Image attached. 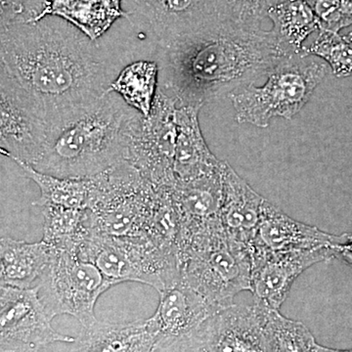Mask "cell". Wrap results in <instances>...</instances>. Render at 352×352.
I'll return each mask as SVG.
<instances>
[{
	"mask_svg": "<svg viewBox=\"0 0 352 352\" xmlns=\"http://www.w3.org/2000/svg\"><path fill=\"white\" fill-rule=\"evenodd\" d=\"M69 352H154L147 320L108 323L97 320L83 329Z\"/></svg>",
	"mask_w": 352,
	"mask_h": 352,
	"instance_id": "obj_21",
	"label": "cell"
},
{
	"mask_svg": "<svg viewBox=\"0 0 352 352\" xmlns=\"http://www.w3.org/2000/svg\"><path fill=\"white\" fill-rule=\"evenodd\" d=\"M328 248L333 258L339 259L352 268V233L333 235L332 243Z\"/></svg>",
	"mask_w": 352,
	"mask_h": 352,
	"instance_id": "obj_31",
	"label": "cell"
},
{
	"mask_svg": "<svg viewBox=\"0 0 352 352\" xmlns=\"http://www.w3.org/2000/svg\"><path fill=\"white\" fill-rule=\"evenodd\" d=\"M39 298L51 318L71 315L83 328L94 325V308L113 284L91 261L73 252L58 251L38 284Z\"/></svg>",
	"mask_w": 352,
	"mask_h": 352,
	"instance_id": "obj_7",
	"label": "cell"
},
{
	"mask_svg": "<svg viewBox=\"0 0 352 352\" xmlns=\"http://www.w3.org/2000/svg\"><path fill=\"white\" fill-rule=\"evenodd\" d=\"M318 19L320 31L340 32L352 25V0H305Z\"/></svg>",
	"mask_w": 352,
	"mask_h": 352,
	"instance_id": "obj_29",
	"label": "cell"
},
{
	"mask_svg": "<svg viewBox=\"0 0 352 352\" xmlns=\"http://www.w3.org/2000/svg\"><path fill=\"white\" fill-rule=\"evenodd\" d=\"M222 190V166L221 170L212 175L190 182H176L173 196L182 223L177 249L201 229L221 221Z\"/></svg>",
	"mask_w": 352,
	"mask_h": 352,
	"instance_id": "obj_16",
	"label": "cell"
},
{
	"mask_svg": "<svg viewBox=\"0 0 352 352\" xmlns=\"http://www.w3.org/2000/svg\"><path fill=\"white\" fill-rule=\"evenodd\" d=\"M159 71L156 62L138 61L129 64L112 80L108 94L120 95L129 107L148 119L151 116L159 89Z\"/></svg>",
	"mask_w": 352,
	"mask_h": 352,
	"instance_id": "obj_25",
	"label": "cell"
},
{
	"mask_svg": "<svg viewBox=\"0 0 352 352\" xmlns=\"http://www.w3.org/2000/svg\"><path fill=\"white\" fill-rule=\"evenodd\" d=\"M43 241L58 251L78 254L92 232L89 210L44 207Z\"/></svg>",
	"mask_w": 352,
	"mask_h": 352,
	"instance_id": "obj_24",
	"label": "cell"
},
{
	"mask_svg": "<svg viewBox=\"0 0 352 352\" xmlns=\"http://www.w3.org/2000/svg\"><path fill=\"white\" fill-rule=\"evenodd\" d=\"M314 352H352V351H340V349H329V347L322 346L317 344Z\"/></svg>",
	"mask_w": 352,
	"mask_h": 352,
	"instance_id": "obj_32",
	"label": "cell"
},
{
	"mask_svg": "<svg viewBox=\"0 0 352 352\" xmlns=\"http://www.w3.org/2000/svg\"><path fill=\"white\" fill-rule=\"evenodd\" d=\"M177 261L187 283L219 310L232 305L241 292H251V245L231 238L221 221L185 240Z\"/></svg>",
	"mask_w": 352,
	"mask_h": 352,
	"instance_id": "obj_4",
	"label": "cell"
},
{
	"mask_svg": "<svg viewBox=\"0 0 352 352\" xmlns=\"http://www.w3.org/2000/svg\"><path fill=\"white\" fill-rule=\"evenodd\" d=\"M204 352H205V351H204Z\"/></svg>",
	"mask_w": 352,
	"mask_h": 352,
	"instance_id": "obj_33",
	"label": "cell"
},
{
	"mask_svg": "<svg viewBox=\"0 0 352 352\" xmlns=\"http://www.w3.org/2000/svg\"><path fill=\"white\" fill-rule=\"evenodd\" d=\"M124 0H41L36 12L23 22L58 17L74 25L90 41H96L118 20L129 19Z\"/></svg>",
	"mask_w": 352,
	"mask_h": 352,
	"instance_id": "obj_19",
	"label": "cell"
},
{
	"mask_svg": "<svg viewBox=\"0 0 352 352\" xmlns=\"http://www.w3.org/2000/svg\"><path fill=\"white\" fill-rule=\"evenodd\" d=\"M24 171L27 177L38 185L41 197L32 201L36 207H55L72 210H90L101 193L99 175L89 179L61 178L34 170L30 164L12 160Z\"/></svg>",
	"mask_w": 352,
	"mask_h": 352,
	"instance_id": "obj_22",
	"label": "cell"
},
{
	"mask_svg": "<svg viewBox=\"0 0 352 352\" xmlns=\"http://www.w3.org/2000/svg\"><path fill=\"white\" fill-rule=\"evenodd\" d=\"M115 94L48 129L30 164L46 175L89 179L126 161L131 122L138 115Z\"/></svg>",
	"mask_w": 352,
	"mask_h": 352,
	"instance_id": "obj_3",
	"label": "cell"
},
{
	"mask_svg": "<svg viewBox=\"0 0 352 352\" xmlns=\"http://www.w3.org/2000/svg\"><path fill=\"white\" fill-rule=\"evenodd\" d=\"M29 0H0V30L22 19Z\"/></svg>",
	"mask_w": 352,
	"mask_h": 352,
	"instance_id": "obj_30",
	"label": "cell"
},
{
	"mask_svg": "<svg viewBox=\"0 0 352 352\" xmlns=\"http://www.w3.org/2000/svg\"><path fill=\"white\" fill-rule=\"evenodd\" d=\"M48 129L22 102L0 89V151L28 164L38 156Z\"/></svg>",
	"mask_w": 352,
	"mask_h": 352,
	"instance_id": "obj_14",
	"label": "cell"
},
{
	"mask_svg": "<svg viewBox=\"0 0 352 352\" xmlns=\"http://www.w3.org/2000/svg\"><path fill=\"white\" fill-rule=\"evenodd\" d=\"M254 303L279 310L296 278L314 264L333 259L329 248L295 252H252Z\"/></svg>",
	"mask_w": 352,
	"mask_h": 352,
	"instance_id": "obj_12",
	"label": "cell"
},
{
	"mask_svg": "<svg viewBox=\"0 0 352 352\" xmlns=\"http://www.w3.org/2000/svg\"><path fill=\"white\" fill-rule=\"evenodd\" d=\"M201 106H178L173 170L177 182H190L221 170L219 161L208 149L201 133L199 113Z\"/></svg>",
	"mask_w": 352,
	"mask_h": 352,
	"instance_id": "obj_18",
	"label": "cell"
},
{
	"mask_svg": "<svg viewBox=\"0 0 352 352\" xmlns=\"http://www.w3.org/2000/svg\"><path fill=\"white\" fill-rule=\"evenodd\" d=\"M275 352H314L317 342L302 322L291 320L279 310L254 303Z\"/></svg>",
	"mask_w": 352,
	"mask_h": 352,
	"instance_id": "obj_26",
	"label": "cell"
},
{
	"mask_svg": "<svg viewBox=\"0 0 352 352\" xmlns=\"http://www.w3.org/2000/svg\"><path fill=\"white\" fill-rule=\"evenodd\" d=\"M177 107L175 97L159 87L151 116L145 119L138 113L129 129L126 162L157 188H173L177 182L173 170Z\"/></svg>",
	"mask_w": 352,
	"mask_h": 352,
	"instance_id": "obj_8",
	"label": "cell"
},
{
	"mask_svg": "<svg viewBox=\"0 0 352 352\" xmlns=\"http://www.w3.org/2000/svg\"><path fill=\"white\" fill-rule=\"evenodd\" d=\"M220 220L233 239L251 245L263 219L267 200L223 162Z\"/></svg>",
	"mask_w": 352,
	"mask_h": 352,
	"instance_id": "obj_15",
	"label": "cell"
},
{
	"mask_svg": "<svg viewBox=\"0 0 352 352\" xmlns=\"http://www.w3.org/2000/svg\"><path fill=\"white\" fill-rule=\"evenodd\" d=\"M267 18L273 25L271 34L293 54L302 53L308 36L320 31L318 19L305 0H285L268 11Z\"/></svg>",
	"mask_w": 352,
	"mask_h": 352,
	"instance_id": "obj_23",
	"label": "cell"
},
{
	"mask_svg": "<svg viewBox=\"0 0 352 352\" xmlns=\"http://www.w3.org/2000/svg\"><path fill=\"white\" fill-rule=\"evenodd\" d=\"M205 352H275L256 305H232L208 322L201 349Z\"/></svg>",
	"mask_w": 352,
	"mask_h": 352,
	"instance_id": "obj_13",
	"label": "cell"
},
{
	"mask_svg": "<svg viewBox=\"0 0 352 352\" xmlns=\"http://www.w3.org/2000/svg\"><path fill=\"white\" fill-rule=\"evenodd\" d=\"M328 68L321 59L302 53L285 58L268 73L263 87L251 83L230 94L236 122L265 129L275 118L293 119L323 82Z\"/></svg>",
	"mask_w": 352,
	"mask_h": 352,
	"instance_id": "obj_5",
	"label": "cell"
},
{
	"mask_svg": "<svg viewBox=\"0 0 352 352\" xmlns=\"http://www.w3.org/2000/svg\"><path fill=\"white\" fill-rule=\"evenodd\" d=\"M129 16L138 18L163 48L178 39L222 24L217 0H131Z\"/></svg>",
	"mask_w": 352,
	"mask_h": 352,
	"instance_id": "obj_11",
	"label": "cell"
},
{
	"mask_svg": "<svg viewBox=\"0 0 352 352\" xmlns=\"http://www.w3.org/2000/svg\"><path fill=\"white\" fill-rule=\"evenodd\" d=\"M0 89L47 129L108 94L110 69L96 41L58 17L14 23L0 32Z\"/></svg>",
	"mask_w": 352,
	"mask_h": 352,
	"instance_id": "obj_1",
	"label": "cell"
},
{
	"mask_svg": "<svg viewBox=\"0 0 352 352\" xmlns=\"http://www.w3.org/2000/svg\"><path fill=\"white\" fill-rule=\"evenodd\" d=\"M285 0H217L220 20L247 31H261L268 11Z\"/></svg>",
	"mask_w": 352,
	"mask_h": 352,
	"instance_id": "obj_28",
	"label": "cell"
},
{
	"mask_svg": "<svg viewBox=\"0 0 352 352\" xmlns=\"http://www.w3.org/2000/svg\"><path fill=\"white\" fill-rule=\"evenodd\" d=\"M78 256L94 263L113 286L138 282L160 293L180 273L176 252L147 238L92 231Z\"/></svg>",
	"mask_w": 352,
	"mask_h": 352,
	"instance_id": "obj_6",
	"label": "cell"
},
{
	"mask_svg": "<svg viewBox=\"0 0 352 352\" xmlns=\"http://www.w3.org/2000/svg\"><path fill=\"white\" fill-rule=\"evenodd\" d=\"M156 312L147 320L154 352L201 349L208 322L220 310L192 288L182 272L159 293Z\"/></svg>",
	"mask_w": 352,
	"mask_h": 352,
	"instance_id": "obj_9",
	"label": "cell"
},
{
	"mask_svg": "<svg viewBox=\"0 0 352 352\" xmlns=\"http://www.w3.org/2000/svg\"><path fill=\"white\" fill-rule=\"evenodd\" d=\"M333 234L307 226L266 201L263 219L251 244L252 252H295L329 247Z\"/></svg>",
	"mask_w": 352,
	"mask_h": 352,
	"instance_id": "obj_17",
	"label": "cell"
},
{
	"mask_svg": "<svg viewBox=\"0 0 352 352\" xmlns=\"http://www.w3.org/2000/svg\"><path fill=\"white\" fill-rule=\"evenodd\" d=\"M38 286L0 287V352H38L54 342L74 344L76 338L58 333Z\"/></svg>",
	"mask_w": 352,
	"mask_h": 352,
	"instance_id": "obj_10",
	"label": "cell"
},
{
	"mask_svg": "<svg viewBox=\"0 0 352 352\" xmlns=\"http://www.w3.org/2000/svg\"><path fill=\"white\" fill-rule=\"evenodd\" d=\"M164 51V85L178 106H201L254 83L293 53L271 32L226 23L178 39Z\"/></svg>",
	"mask_w": 352,
	"mask_h": 352,
	"instance_id": "obj_2",
	"label": "cell"
},
{
	"mask_svg": "<svg viewBox=\"0 0 352 352\" xmlns=\"http://www.w3.org/2000/svg\"><path fill=\"white\" fill-rule=\"evenodd\" d=\"M319 32L314 43L303 46L302 54L317 57L325 62L337 78L351 76L352 32L342 36L340 32Z\"/></svg>",
	"mask_w": 352,
	"mask_h": 352,
	"instance_id": "obj_27",
	"label": "cell"
},
{
	"mask_svg": "<svg viewBox=\"0 0 352 352\" xmlns=\"http://www.w3.org/2000/svg\"><path fill=\"white\" fill-rule=\"evenodd\" d=\"M57 250L41 242L28 243L12 238L0 240L1 286L30 289L48 270Z\"/></svg>",
	"mask_w": 352,
	"mask_h": 352,
	"instance_id": "obj_20",
	"label": "cell"
}]
</instances>
